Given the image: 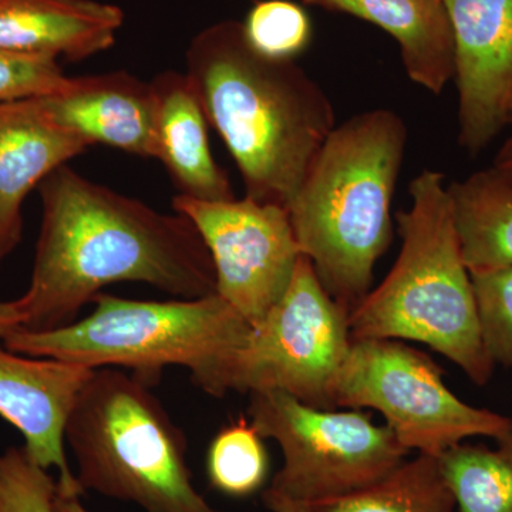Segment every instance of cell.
Masks as SVG:
<instances>
[{"label": "cell", "instance_id": "cell-1", "mask_svg": "<svg viewBox=\"0 0 512 512\" xmlns=\"http://www.w3.org/2000/svg\"><path fill=\"white\" fill-rule=\"evenodd\" d=\"M42 225L28 289L16 299L22 328L77 320L101 289L140 282L178 299L217 291L214 262L183 214H164L63 165L39 185Z\"/></svg>", "mask_w": 512, "mask_h": 512}, {"label": "cell", "instance_id": "cell-2", "mask_svg": "<svg viewBox=\"0 0 512 512\" xmlns=\"http://www.w3.org/2000/svg\"><path fill=\"white\" fill-rule=\"evenodd\" d=\"M185 73L237 164L245 197L288 210L336 127L326 93L295 60L256 52L237 20L192 39Z\"/></svg>", "mask_w": 512, "mask_h": 512}, {"label": "cell", "instance_id": "cell-3", "mask_svg": "<svg viewBox=\"0 0 512 512\" xmlns=\"http://www.w3.org/2000/svg\"><path fill=\"white\" fill-rule=\"evenodd\" d=\"M407 130L390 110L357 114L333 128L288 212L320 284L349 312L370 292L393 239L392 201Z\"/></svg>", "mask_w": 512, "mask_h": 512}, {"label": "cell", "instance_id": "cell-4", "mask_svg": "<svg viewBox=\"0 0 512 512\" xmlns=\"http://www.w3.org/2000/svg\"><path fill=\"white\" fill-rule=\"evenodd\" d=\"M397 215L403 245L392 271L350 312L352 339L424 343L484 386L494 373L476 293L458 242L444 175L424 170Z\"/></svg>", "mask_w": 512, "mask_h": 512}, {"label": "cell", "instance_id": "cell-5", "mask_svg": "<svg viewBox=\"0 0 512 512\" xmlns=\"http://www.w3.org/2000/svg\"><path fill=\"white\" fill-rule=\"evenodd\" d=\"M86 318L63 328L18 329L6 348L32 357L89 367H124L150 384L165 367L181 366L212 397L231 392L232 367L252 326L220 295L134 301L99 293Z\"/></svg>", "mask_w": 512, "mask_h": 512}, {"label": "cell", "instance_id": "cell-6", "mask_svg": "<svg viewBox=\"0 0 512 512\" xmlns=\"http://www.w3.org/2000/svg\"><path fill=\"white\" fill-rule=\"evenodd\" d=\"M64 440L84 491L146 512H222L195 488L184 431L137 376L94 369L67 419Z\"/></svg>", "mask_w": 512, "mask_h": 512}, {"label": "cell", "instance_id": "cell-7", "mask_svg": "<svg viewBox=\"0 0 512 512\" xmlns=\"http://www.w3.org/2000/svg\"><path fill=\"white\" fill-rule=\"evenodd\" d=\"M248 419L284 457L269 488L303 504L369 487L409 454L387 424L377 426L363 410L318 409L278 390L249 393Z\"/></svg>", "mask_w": 512, "mask_h": 512}, {"label": "cell", "instance_id": "cell-8", "mask_svg": "<svg viewBox=\"0 0 512 512\" xmlns=\"http://www.w3.org/2000/svg\"><path fill=\"white\" fill-rule=\"evenodd\" d=\"M332 404L376 410L407 450L436 457L470 437L495 439L511 421L458 399L430 356L396 339H352Z\"/></svg>", "mask_w": 512, "mask_h": 512}, {"label": "cell", "instance_id": "cell-9", "mask_svg": "<svg viewBox=\"0 0 512 512\" xmlns=\"http://www.w3.org/2000/svg\"><path fill=\"white\" fill-rule=\"evenodd\" d=\"M350 312L320 284L312 262L299 259L291 285L238 353L231 392L278 390L318 409H335L332 386L348 356Z\"/></svg>", "mask_w": 512, "mask_h": 512}, {"label": "cell", "instance_id": "cell-10", "mask_svg": "<svg viewBox=\"0 0 512 512\" xmlns=\"http://www.w3.org/2000/svg\"><path fill=\"white\" fill-rule=\"evenodd\" d=\"M173 208L210 252L215 293L255 328L285 295L303 255L288 210L248 197L211 202L183 195Z\"/></svg>", "mask_w": 512, "mask_h": 512}, {"label": "cell", "instance_id": "cell-11", "mask_svg": "<svg viewBox=\"0 0 512 512\" xmlns=\"http://www.w3.org/2000/svg\"><path fill=\"white\" fill-rule=\"evenodd\" d=\"M454 42L460 144L477 154L512 121V0H443Z\"/></svg>", "mask_w": 512, "mask_h": 512}, {"label": "cell", "instance_id": "cell-12", "mask_svg": "<svg viewBox=\"0 0 512 512\" xmlns=\"http://www.w3.org/2000/svg\"><path fill=\"white\" fill-rule=\"evenodd\" d=\"M92 373L89 367L13 352L0 339V417L22 434L36 464L56 468L57 493L70 497L86 491L67 461L64 429Z\"/></svg>", "mask_w": 512, "mask_h": 512}, {"label": "cell", "instance_id": "cell-13", "mask_svg": "<svg viewBox=\"0 0 512 512\" xmlns=\"http://www.w3.org/2000/svg\"><path fill=\"white\" fill-rule=\"evenodd\" d=\"M92 144L53 120L36 99L0 103V262L23 234V202L33 188Z\"/></svg>", "mask_w": 512, "mask_h": 512}, {"label": "cell", "instance_id": "cell-14", "mask_svg": "<svg viewBox=\"0 0 512 512\" xmlns=\"http://www.w3.org/2000/svg\"><path fill=\"white\" fill-rule=\"evenodd\" d=\"M63 127L143 158H154V93L151 84L127 72L69 77L52 96L36 99Z\"/></svg>", "mask_w": 512, "mask_h": 512}, {"label": "cell", "instance_id": "cell-15", "mask_svg": "<svg viewBox=\"0 0 512 512\" xmlns=\"http://www.w3.org/2000/svg\"><path fill=\"white\" fill-rule=\"evenodd\" d=\"M154 93V158L167 168L178 195L198 201H231L224 168L212 156L204 107L187 73L168 70L150 82Z\"/></svg>", "mask_w": 512, "mask_h": 512}, {"label": "cell", "instance_id": "cell-16", "mask_svg": "<svg viewBox=\"0 0 512 512\" xmlns=\"http://www.w3.org/2000/svg\"><path fill=\"white\" fill-rule=\"evenodd\" d=\"M123 22L97 0H0V49L83 60L113 46Z\"/></svg>", "mask_w": 512, "mask_h": 512}, {"label": "cell", "instance_id": "cell-17", "mask_svg": "<svg viewBox=\"0 0 512 512\" xmlns=\"http://www.w3.org/2000/svg\"><path fill=\"white\" fill-rule=\"evenodd\" d=\"M379 26L399 43L410 79L434 94L454 76V42L443 0H302Z\"/></svg>", "mask_w": 512, "mask_h": 512}, {"label": "cell", "instance_id": "cell-18", "mask_svg": "<svg viewBox=\"0 0 512 512\" xmlns=\"http://www.w3.org/2000/svg\"><path fill=\"white\" fill-rule=\"evenodd\" d=\"M470 274L512 266V171L493 165L447 185Z\"/></svg>", "mask_w": 512, "mask_h": 512}, {"label": "cell", "instance_id": "cell-19", "mask_svg": "<svg viewBox=\"0 0 512 512\" xmlns=\"http://www.w3.org/2000/svg\"><path fill=\"white\" fill-rule=\"evenodd\" d=\"M311 507L315 512H454L457 505L440 458L419 453L377 483Z\"/></svg>", "mask_w": 512, "mask_h": 512}, {"label": "cell", "instance_id": "cell-20", "mask_svg": "<svg viewBox=\"0 0 512 512\" xmlns=\"http://www.w3.org/2000/svg\"><path fill=\"white\" fill-rule=\"evenodd\" d=\"M497 446L460 443L440 464L460 512H512V419Z\"/></svg>", "mask_w": 512, "mask_h": 512}, {"label": "cell", "instance_id": "cell-21", "mask_svg": "<svg viewBox=\"0 0 512 512\" xmlns=\"http://www.w3.org/2000/svg\"><path fill=\"white\" fill-rule=\"evenodd\" d=\"M207 474L212 487L229 497L262 490L269 474L268 451L249 419L241 416L218 431L208 448Z\"/></svg>", "mask_w": 512, "mask_h": 512}, {"label": "cell", "instance_id": "cell-22", "mask_svg": "<svg viewBox=\"0 0 512 512\" xmlns=\"http://www.w3.org/2000/svg\"><path fill=\"white\" fill-rule=\"evenodd\" d=\"M242 26L249 45L276 60H295L312 39L311 18L291 0H261Z\"/></svg>", "mask_w": 512, "mask_h": 512}, {"label": "cell", "instance_id": "cell-23", "mask_svg": "<svg viewBox=\"0 0 512 512\" xmlns=\"http://www.w3.org/2000/svg\"><path fill=\"white\" fill-rule=\"evenodd\" d=\"M481 338L494 365L512 367V266L471 274Z\"/></svg>", "mask_w": 512, "mask_h": 512}, {"label": "cell", "instance_id": "cell-24", "mask_svg": "<svg viewBox=\"0 0 512 512\" xmlns=\"http://www.w3.org/2000/svg\"><path fill=\"white\" fill-rule=\"evenodd\" d=\"M57 481L25 447L0 451V512H55Z\"/></svg>", "mask_w": 512, "mask_h": 512}, {"label": "cell", "instance_id": "cell-25", "mask_svg": "<svg viewBox=\"0 0 512 512\" xmlns=\"http://www.w3.org/2000/svg\"><path fill=\"white\" fill-rule=\"evenodd\" d=\"M67 82L53 57L0 49V103L52 96Z\"/></svg>", "mask_w": 512, "mask_h": 512}, {"label": "cell", "instance_id": "cell-26", "mask_svg": "<svg viewBox=\"0 0 512 512\" xmlns=\"http://www.w3.org/2000/svg\"><path fill=\"white\" fill-rule=\"evenodd\" d=\"M262 503L271 512H315L311 505L291 500L285 495L276 493L272 488H266L262 493Z\"/></svg>", "mask_w": 512, "mask_h": 512}, {"label": "cell", "instance_id": "cell-27", "mask_svg": "<svg viewBox=\"0 0 512 512\" xmlns=\"http://www.w3.org/2000/svg\"><path fill=\"white\" fill-rule=\"evenodd\" d=\"M22 313L15 301H0V339L22 328Z\"/></svg>", "mask_w": 512, "mask_h": 512}, {"label": "cell", "instance_id": "cell-28", "mask_svg": "<svg viewBox=\"0 0 512 512\" xmlns=\"http://www.w3.org/2000/svg\"><path fill=\"white\" fill-rule=\"evenodd\" d=\"M53 508L55 512H90L84 507L80 497H70V495L59 494L57 491Z\"/></svg>", "mask_w": 512, "mask_h": 512}, {"label": "cell", "instance_id": "cell-29", "mask_svg": "<svg viewBox=\"0 0 512 512\" xmlns=\"http://www.w3.org/2000/svg\"><path fill=\"white\" fill-rule=\"evenodd\" d=\"M512 126V123H511ZM494 165L504 168V170L512 171V133L511 136L505 140L503 147L498 151L495 157Z\"/></svg>", "mask_w": 512, "mask_h": 512}, {"label": "cell", "instance_id": "cell-30", "mask_svg": "<svg viewBox=\"0 0 512 512\" xmlns=\"http://www.w3.org/2000/svg\"><path fill=\"white\" fill-rule=\"evenodd\" d=\"M511 123H512V121H511Z\"/></svg>", "mask_w": 512, "mask_h": 512}]
</instances>
